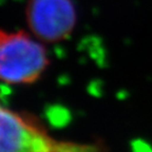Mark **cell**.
<instances>
[{"instance_id":"1","label":"cell","mask_w":152,"mask_h":152,"mask_svg":"<svg viewBox=\"0 0 152 152\" xmlns=\"http://www.w3.org/2000/svg\"><path fill=\"white\" fill-rule=\"evenodd\" d=\"M24 31L0 33V78L5 85H30L49 66L45 48Z\"/></svg>"},{"instance_id":"2","label":"cell","mask_w":152,"mask_h":152,"mask_svg":"<svg viewBox=\"0 0 152 152\" xmlns=\"http://www.w3.org/2000/svg\"><path fill=\"white\" fill-rule=\"evenodd\" d=\"M0 152H99L90 145L60 142L42 127L10 108L0 112Z\"/></svg>"},{"instance_id":"3","label":"cell","mask_w":152,"mask_h":152,"mask_svg":"<svg viewBox=\"0 0 152 152\" xmlns=\"http://www.w3.org/2000/svg\"><path fill=\"white\" fill-rule=\"evenodd\" d=\"M26 20L34 37L54 43L71 36L77 15L72 0H28Z\"/></svg>"}]
</instances>
